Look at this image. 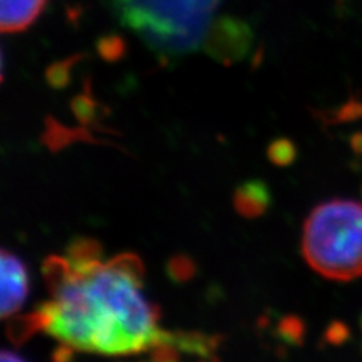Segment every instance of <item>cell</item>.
I'll use <instances>...</instances> for the list:
<instances>
[{
    "instance_id": "cell-16",
    "label": "cell",
    "mask_w": 362,
    "mask_h": 362,
    "mask_svg": "<svg viewBox=\"0 0 362 362\" xmlns=\"http://www.w3.org/2000/svg\"><path fill=\"white\" fill-rule=\"evenodd\" d=\"M97 49L100 56L105 61L115 62V61H119L124 56V53H126L127 45H126V41H124L121 37L109 35V37H103L98 41Z\"/></svg>"
},
{
    "instance_id": "cell-12",
    "label": "cell",
    "mask_w": 362,
    "mask_h": 362,
    "mask_svg": "<svg viewBox=\"0 0 362 362\" xmlns=\"http://www.w3.org/2000/svg\"><path fill=\"white\" fill-rule=\"evenodd\" d=\"M305 334H307V326L300 317L290 314L282 317V319L276 325V335L282 341L300 347L305 341Z\"/></svg>"
},
{
    "instance_id": "cell-24",
    "label": "cell",
    "mask_w": 362,
    "mask_h": 362,
    "mask_svg": "<svg viewBox=\"0 0 362 362\" xmlns=\"http://www.w3.org/2000/svg\"><path fill=\"white\" fill-rule=\"evenodd\" d=\"M359 325H361V329H362V315H361V319H359Z\"/></svg>"
},
{
    "instance_id": "cell-10",
    "label": "cell",
    "mask_w": 362,
    "mask_h": 362,
    "mask_svg": "<svg viewBox=\"0 0 362 362\" xmlns=\"http://www.w3.org/2000/svg\"><path fill=\"white\" fill-rule=\"evenodd\" d=\"M42 276L52 296L74 276V270L66 258L50 255L44 259Z\"/></svg>"
},
{
    "instance_id": "cell-18",
    "label": "cell",
    "mask_w": 362,
    "mask_h": 362,
    "mask_svg": "<svg viewBox=\"0 0 362 362\" xmlns=\"http://www.w3.org/2000/svg\"><path fill=\"white\" fill-rule=\"evenodd\" d=\"M77 58L66 59L52 65L47 70V82L54 89H62L70 82V71L71 66Z\"/></svg>"
},
{
    "instance_id": "cell-4",
    "label": "cell",
    "mask_w": 362,
    "mask_h": 362,
    "mask_svg": "<svg viewBox=\"0 0 362 362\" xmlns=\"http://www.w3.org/2000/svg\"><path fill=\"white\" fill-rule=\"evenodd\" d=\"M2 269V317H13L29 294V275L25 263L13 252L4 249L0 254Z\"/></svg>"
},
{
    "instance_id": "cell-23",
    "label": "cell",
    "mask_w": 362,
    "mask_h": 362,
    "mask_svg": "<svg viewBox=\"0 0 362 362\" xmlns=\"http://www.w3.org/2000/svg\"><path fill=\"white\" fill-rule=\"evenodd\" d=\"M0 362H26L23 358H20L18 355L8 352V350H4L2 352V358H0Z\"/></svg>"
},
{
    "instance_id": "cell-11",
    "label": "cell",
    "mask_w": 362,
    "mask_h": 362,
    "mask_svg": "<svg viewBox=\"0 0 362 362\" xmlns=\"http://www.w3.org/2000/svg\"><path fill=\"white\" fill-rule=\"evenodd\" d=\"M166 275L174 284H186L197 275V264L194 258L186 254H177L168 259Z\"/></svg>"
},
{
    "instance_id": "cell-5",
    "label": "cell",
    "mask_w": 362,
    "mask_h": 362,
    "mask_svg": "<svg viewBox=\"0 0 362 362\" xmlns=\"http://www.w3.org/2000/svg\"><path fill=\"white\" fill-rule=\"evenodd\" d=\"M45 5L47 0H0V29L5 33L29 29Z\"/></svg>"
},
{
    "instance_id": "cell-2",
    "label": "cell",
    "mask_w": 362,
    "mask_h": 362,
    "mask_svg": "<svg viewBox=\"0 0 362 362\" xmlns=\"http://www.w3.org/2000/svg\"><path fill=\"white\" fill-rule=\"evenodd\" d=\"M302 252L310 267L327 279L362 276V204L335 198L314 207L303 223Z\"/></svg>"
},
{
    "instance_id": "cell-14",
    "label": "cell",
    "mask_w": 362,
    "mask_h": 362,
    "mask_svg": "<svg viewBox=\"0 0 362 362\" xmlns=\"http://www.w3.org/2000/svg\"><path fill=\"white\" fill-rule=\"evenodd\" d=\"M269 160L276 166H290L298 157V148L293 141L287 138H278L267 146Z\"/></svg>"
},
{
    "instance_id": "cell-22",
    "label": "cell",
    "mask_w": 362,
    "mask_h": 362,
    "mask_svg": "<svg viewBox=\"0 0 362 362\" xmlns=\"http://www.w3.org/2000/svg\"><path fill=\"white\" fill-rule=\"evenodd\" d=\"M350 146L356 154H362V133H356L350 139Z\"/></svg>"
},
{
    "instance_id": "cell-21",
    "label": "cell",
    "mask_w": 362,
    "mask_h": 362,
    "mask_svg": "<svg viewBox=\"0 0 362 362\" xmlns=\"http://www.w3.org/2000/svg\"><path fill=\"white\" fill-rule=\"evenodd\" d=\"M73 350H76V349L64 343L61 347H58V349L54 350L53 362H71V359H73Z\"/></svg>"
},
{
    "instance_id": "cell-8",
    "label": "cell",
    "mask_w": 362,
    "mask_h": 362,
    "mask_svg": "<svg viewBox=\"0 0 362 362\" xmlns=\"http://www.w3.org/2000/svg\"><path fill=\"white\" fill-rule=\"evenodd\" d=\"M101 257H103V247L98 240L90 237H74L66 247V259L70 262L74 274L81 276L93 275L103 267Z\"/></svg>"
},
{
    "instance_id": "cell-13",
    "label": "cell",
    "mask_w": 362,
    "mask_h": 362,
    "mask_svg": "<svg viewBox=\"0 0 362 362\" xmlns=\"http://www.w3.org/2000/svg\"><path fill=\"white\" fill-rule=\"evenodd\" d=\"M106 266L112 270L118 272V274L133 279L134 282H138L139 286H144L145 267L138 255L129 254V252L119 254L117 257H113Z\"/></svg>"
},
{
    "instance_id": "cell-7",
    "label": "cell",
    "mask_w": 362,
    "mask_h": 362,
    "mask_svg": "<svg viewBox=\"0 0 362 362\" xmlns=\"http://www.w3.org/2000/svg\"><path fill=\"white\" fill-rule=\"evenodd\" d=\"M54 310V302H42L33 313L26 315H13L6 326V335L9 341L21 346L38 331H47Z\"/></svg>"
},
{
    "instance_id": "cell-15",
    "label": "cell",
    "mask_w": 362,
    "mask_h": 362,
    "mask_svg": "<svg viewBox=\"0 0 362 362\" xmlns=\"http://www.w3.org/2000/svg\"><path fill=\"white\" fill-rule=\"evenodd\" d=\"M83 132H71V130H66L61 126H58V124H54L53 121L47 122V132H45L44 134V141L45 144H47L49 148H52L53 151H58L61 148H64L65 145L70 144L71 141H76V139H86V141H90L89 136L86 134H81Z\"/></svg>"
},
{
    "instance_id": "cell-3",
    "label": "cell",
    "mask_w": 362,
    "mask_h": 362,
    "mask_svg": "<svg viewBox=\"0 0 362 362\" xmlns=\"http://www.w3.org/2000/svg\"><path fill=\"white\" fill-rule=\"evenodd\" d=\"M252 30L243 21L233 17H221L207 32L204 40L206 52L223 64H233L245 58L252 45Z\"/></svg>"
},
{
    "instance_id": "cell-20",
    "label": "cell",
    "mask_w": 362,
    "mask_h": 362,
    "mask_svg": "<svg viewBox=\"0 0 362 362\" xmlns=\"http://www.w3.org/2000/svg\"><path fill=\"white\" fill-rule=\"evenodd\" d=\"M73 110L76 113V117L81 119L82 122H85V124L93 122L95 115H97L94 100L89 98L88 95L77 97L73 101Z\"/></svg>"
},
{
    "instance_id": "cell-19",
    "label": "cell",
    "mask_w": 362,
    "mask_h": 362,
    "mask_svg": "<svg viewBox=\"0 0 362 362\" xmlns=\"http://www.w3.org/2000/svg\"><path fill=\"white\" fill-rule=\"evenodd\" d=\"M349 338H350V329L347 327V325L338 320L327 325L323 335L325 341L331 346H341L347 341Z\"/></svg>"
},
{
    "instance_id": "cell-6",
    "label": "cell",
    "mask_w": 362,
    "mask_h": 362,
    "mask_svg": "<svg viewBox=\"0 0 362 362\" xmlns=\"http://www.w3.org/2000/svg\"><path fill=\"white\" fill-rule=\"evenodd\" d=\"M233 204L235 211L246 219L259 218L272 204V194L263 180H247L234 190Z\"/></svg>"
},
{
    "instance_id": "cell-1",
    "label": "cell",
    "mask_w": 362,
    "mask_h": 362,
    "mask_svg": "<svg viewBox=\"0 0 362 362\" xmlns=\"http://www.w3.org/2000/svg\"><path fill=\"white\" fill-rule=\"evenodd\" d=\"M113 13L163 61L195 52L219 0H110Z\"/></svg>"
},
{
    "instance_id": "cell-9",
    "label": "cell",
    "mask_w": 362,
    "mask_h": 362,
    "mask_svg": "<svg viewBox=\"0 0 362 362\" xmlns=\"http://www.w3.org/2000/svg\"><path fill=\"white\" fill-rule=\"evenodd\" d=\"M165 338L169 339L173 344H175L181 352L195 355L199 358L213 359L216 355L219 344L222 338L218 335H207L202 332H186V331H178V332H168L165 331Z\"/></svg>"
},
{
    "instance_id": "cell-17",
    "label": "cell",
    "mask_w": 362,
    "mask_h": 362,
    "mask_svg": "<svg viewBox=\"0 0 362 362\" xmlns=\"http://www.w3.org/2000/svg\"><path fill=\"white\" fill-rule=\"evenodd\" d=\"M181 350L165 338V331L160 334V339L150 347V361L151 362H181Z\"/></svg>"
}]
</instances>
